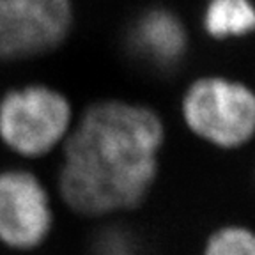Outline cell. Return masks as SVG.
<instances>
[{
    "label": "cell",
    "instance_id": "obj_1",
    "mask_svg": "<svg viewBox=\"0 0 255 255\" xmlns=\"http://www.w3.org/2000/svg\"><path fill=\"white\" fill-rule=\"evenodd\" d=\"M59 191L69 209L101 216L140 206L156 183L165 124L140 103L89 105L64 140Z\"/></svg>",
    "mask_w": 255,
    "mask_h": 255
},
{
    "label": "cell",
    "instance_id": "obj_2",
    "mask_svg": "<svg viewBox=\"0 0 255 255\" xmlns=\"http://www.w3.org/2000/svg\"><path fill=\"white\" fill-rule=\"evenodd\" d=\"M181 116L200 140L220 149H239L255 133V96L239 80L200 76L184 91Z\"/></svg>",
    "mask_w": 255,
    "mask_h": 255
},
{
    "label": "cell",
    "instance_id": "obj_3",
    "mask_svg": "<svg viewBox=\"0 0 255 255\" xmlns=\"http://www.w3.org/2000/svg\"><path fill=\"white\" fill-rule=\"evenodd\" d=\"M73 126L66 96L44 84H27L0 98V140L23 158H41L62 143Z\"/></svg>",
    "mask_w": 255,
    "mask_h": 255
},
{
    "label": "cell",
    "instance_id": "obj_4",
    "mask_svg": "<svg viewBox=\"0 0 255 255\" xmlns=\"http://www.w3.org/2000/svg\"><path fill=\"white\" fill-rule=\"evenodd\" d=\"M71 0H0V60L44 55L68 39Z\"/></svg>",
    "mask_w": 255,
    "mask_h": 255
},
{
    "label": "cell",
    "instance_id": "obj_5",
    "mask_svg": "<svg viewBox=\"0 0 255 255\" xmlns=\"http://www.w3.org/2000/svg\"><path fill=\"white\" fill-rule=\"evenodd\" d=\"M50 195L36 175L23 168L0 172V241L30 250L52 231Z\"/></svg>",
    "mask_w": 255,
    "mask_h": 255
},
{
    "label": "cell",
    "instance_id": "obj_6",
    "mask_svg": "<svg viewBox=\"0 0 255 255\" xmlns=\"http://www.w3.org/2000/svg\"><path fill=\"white\" fill-rule=\"evenodd\" d=\"M129 55L159 73L175 71L184 62L190 36L183 18L168 7L154 5L143 9L126 30Z\"/></svg>",
    "mask_w": 255,
    "mask_h": 255
},
{
    "label": "cell",
    "instance_id": "obj_7",
    "mask_svg": "<svg viewBox=\"0 0 255 255\" xmlns=\"http://www.w3.org/2000/svg\"><path fill=\"white\" fill-rule=\"evenodd\" d=\"M202 27L215 41L239 39L255 28V11L250 0H207Z\"/></svg>",
    "mask_w": 255,
    "mask_h": 255
},
{
    "label": "cell",
    "instance_id": "obj_8",
    "mask_svg": "<svg viewBox=\"0 0 255 255\" xmlns=\"http://www.w3.org/2000/svg\"><path fill=\"white\" fill-rule=\"evenodd\" d=\"M204 255H255V239L245 227H223L209 238Z\"/></svg>",
    "mask_w": 255,
    "mask_h": 255
},
{
    "label": "cell",
    "instance_id": "obj_9",
    "mask_svg": "<svg viewBox=\"0 0 255 255\" xmlns=\"http://www.w3.org/2000/svg\"><path fill=\"white\" fill-rule=\"evenodd\" d=\"M94 255H140V250L131 232L114 227L94 239Z\"/></svg>",
    "mask_w": 255,
    "mask_h": 255
}]
</instances>
